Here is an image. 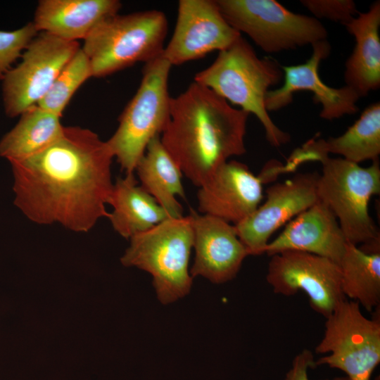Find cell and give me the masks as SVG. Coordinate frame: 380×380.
I'll return each mask as SVG.
<instances>
[{
    "label": "cell",
    "mask_w": 380,
    "mask_h": 380,
    "mask_svg": "<svg viewBox=\"0 0 380 380\" xmlns=\"http://www.w3.org/2000/svg\"><path fill=\"white\" fill-rule=\"evenodd\" d=\"M113 158L107 142L93 131L64 127L44 151L10 163L14 204L37 224L58 223L87 232L108 217Z\"/></svg>",
    "instance_id": "cell-1"
},
{
    "label": "cell",
    "mask_w": 380,
    "mask_h": 380,
    "mask_svg": "<svg viewBox=\"0 0 380 380\" xmlns=\"http://www.w3.org/2000/svg\"><path fill=\"white\" fill-rule=\"evenodd\" d=\"M248 115L194 81L171 97L160 141L182 174L200 187L229 158L245 153Z\"/></svg>",
    "instance_id": "cell-2"
},
{
    "label": "cell",
    "mask_w": 380,
    "mask_h": 380,
    "mask_svg": "<svg viewBox=\"0 0 380 380\" xmlns=\"http://www.w3.org/2000/svg\"><path fill=\"white\" fill-rule=\"evenodd\" d=\"M284 77L281 65L270 57L260 58L241 36L227 49L220 51L214 62L197 72L194 82L241 109L253 113L261 122L270 145L289 142V134L271 119L265 100L270 87Z\"/></svg>",
    "instance_id": "cell-3"
},
{
    "label": "cell",
    "mask_w": 380,
    "mask_h": 380,
    "mask_svg": "<svg viewBox=\"0 0 380 380\" xmlns=\"http://www.w3.org/2000/svg\"><path fill=\"white\" fill-rule=\"evenodd\" d=\"M322 172L317 190L319 201L336 216L347 240L367 253H380V233L369 213V202L380 193V166L369 167L327 155L317 157Z\"/></svg>",
    "instance_id": "cell-4"
},
{
    "label": "cell",
    "mask_w": 380,
    "mask_h": 380,
    "mask_svg": "<svg viewBox=\"0 0 380 380\" xmlns=\"http://www.w3.org/2000/svg\"><path fill=\"white\" fill-rule=\"evenodd\" d=\"M168 30L164 13H117L101 22L84 40L92 77H103L162 55Z\"/></svg>",
    "instance_id": "cell-5"
},
{
    "label": "cell",
    "mask_w": 380,
    "mask_h": 380,
    "mask_svg": "<svg viewBox=\"0 0 380 380\" xmlns=\"http://www.w3.org/2000/svg\"><path fill=\"white\" fill-rule=\"evenodd\" d=\"M129 239V246L121 258L122 264L150 273L162 303H172L189 293L192 277L189 261L194 244L191 214L167 218Z\"/></svg>",
    "instance_id": "cell-6"
},
{
    "label": "cell",
    "mask_w": 380,
    "mask_h": 380,
    "mask_svg": "<svg viewBox=\"0 0 380 380\" xmlns=\"http://www.w3.org/2000/svg\"><path fill=\"white\" fill-rule=\"evenodd\" d=\"M171 67L162 55L145 63L139 88L120 115L117 129L106 141L125 175L134 174L148 143L161 134L169 121Z\"/></svg>",
    "instance_id": "cell-7"
},
{
    "label": "cell",
    "mask_w": 380,
    "mask_h": 380,
    "mask_svg": "<svg viewBox=\"0 0 380 380\" xmlns=\"http://www.w3.org/2000/svg\"><path fill=\"white\" fill-rule=\"evenodd\" d=\"M227 22L267 53L326 40L328 32L314 17L295 13L273 0H215Z\"/></svg>",
    "instance_id": "cell-8"
},
{
    "label": "cell",
    "mask_w": 380,
    "mask_h": 380,
    "mask_svg": "<svg viewBox=\"0 0 380 380\" xmlns=\"http://www.w3.org/2000/svg\"><path fill=\"white\" fill-rule=\"evenodd\" d=\"M315 351L327 353L315 366L338 369L350 380H369L380 362L379 319L367 318L357 302L346 299L326 317Z\"/></svg>",
    "instance_id": "cell-9"
},
{
    "label": "cell",
    "mask_w": 380,
    "mask_h": 380,
    "mask_svg": "<svg viewBox=\"0 0 380 380\" xmlns=\"http://www.w3.org/2000/svg\"><path fill=\"white\" fill-rule=\"evenodd\" d=\"M80 48L77 42L38 32L22 53L20 63L2 78L7 116L17 117L37 105Z\"/></svg>",
    "instance_id": "cell-10"
},
{
    "label": "cell",
    "mask_w": 380,
    "mask_h": 380,
    "mask_svg": "<svg viewBox=\"0 0 380 380\" xmlns=\"http://www.w3.org/2000/svg\"><path fill=\"white\" fill-rule=\"evenodd\" d=\"M287 173L284 164L270 160L255 175L244 163L228 160L200 186L197 194L202 214L236 224L250 216L262 200V184Z\"/></svg>",
    "instance_id": "cell-11"
},
{
    "label": "cell",
    "mask_w": 380,
    "mask_h": 380,
    "mask_svg": "<svg viewBox=\"0 0 380 380\" xmlns=\"http://www.w3.org/2000/svg\"><path fill=\"white\" fill-rule=\"evenodd\" d=\"M270 257L266 279L275 293L292 296L303 291L311 308L325 318L347 299L341 289L339 265L331 260L298 251Z\"/></svg>",
    "instance_id": "cell-12"
},
{
    "label": "cell",
    "mask_w": 380,
    "mask_h": 380,
    "mask_svg": "<svg viewBox=\"0 0 380 380\" xmlns=\"http://www.w3.org/2000/svg\"><path fill=\"white\" fill-rule=\"evenodd\" d=\"M319 175L316 172L298 173L290 179L271 185L266 190L265 203L234 224L249 255L265 253L270 238L280 227L319 201Z\"/></svg>",
    "instance_id": "cell-13"
},
{
    "label": "cell",
    "mask_w": 380,
    "mask_h": 380,
    "mask_svg": "<svg viewBox=\"0 0 380 380\" xmlns=\"http://www.w3.org/2000/svg\"><path fill=\"white\" fill-rule=\"evenodd\" d=\"M224 19L215 0H180L173 34L162 56L179 65L222 51L240 37Z\"/></svg>",
    "instance_id": "cell-14"
},
{
    "label": "cell",
    "mask_w": 380,
    "mask_h": 380,
    "mask_svg": "<svg viewBox=\"0 0 380 380\" xmlns=\"http://www.w3.org/2000/svg\"><path fill=\"white\" fill-rule=\"evenodd\" d=\"M312 46V54L305 63L281 65L284 84L280 88L267 91L265 100L267 110L276 111L287 106L296 91L306 90L313 92L315 103L321 104L319 116L323 119L331 120L357 113L356 103L360 96L353 89L347 85L340 88L329 87L319 76V63L331 51L329 43L326 39Z\"/></svg>",
    "instance_id": "cell-15"
},
{
    "label": "cell",
    "mask_w": 380,
    "mask_h": 380,
    "mask_svg": "<svg viewBox=\"0 0 380 380\" xmlns=\"http://www.w3.org/2000/svg\"><path fill=\"white\" fill-rule=\"evenodd\" d=\"M195 258L191 277L202 276L215 284L234 279L250 255L234 224L209 215L191 211Z\"/></svg>",
    "instance_id": "cell-16"
},
{
    "label": "cell",
    "mask_w": 380,
    "mask_h": 380,
    "mask_svg": "<svg viewBox=\"0 0 380 380\" xmlns=\"http://www.w3.org/2000/svg\"><path fill=\"white\" fill-rule=\"evenodd\" d=\"M348 243L334 214L319 201L290 220L280 234L267 243L265 253L272 256L298 251L327 258L338 265Z\"/></svg>",
    "instance_id": "cell-17"
},
{
    "label": "cell",
    "mask_w": 380,
    "mask_h": 380,
    "mask_svg": "<svg viewBox=\"0 0 380 380\" xmlns=\"http://www.w3.org/2000/svg\"><path fill=\"white\" fill-rule=\"evenodd\" d=\"M330 153L359 164L378 160L380 154V103L369 105L360 117L341 136L327 139H311L295 149L284 164L289 172L317 157Z\"/></svg>",
    "instance_id": "cell-18"
},
{
    "label": "cell",
    "mask_w": 380,
    "mask_h": 380,
    "mask_svg": "<svg viewBox=\"0 0 380 380\" xmlns=\"http://www.w3.org/2000/svg\"><path fill=\"white\" fill-rule=\"evenodd\" d=\"M118 0H40L32 21L38 32L77 42L85 39L103 20L118 13Z\"/></svg>",
    "instance_id": "cell-19"
},
{
    "label": "cell",
    "mask_w": 380,
    "mask_h": 380,
    "mask_svg": "<svg viewBox=\"0 0 380 380\" xmlns=\"http://www.w3.org/2000/svg\"><path fill=\"white\" fill-rule=\"evenodd\" d=\"M355 39L352 54L346 63L344 80L360 97L380 86V2L365 13H358L345 25Z\"/></svg>",
    "instance_id": "cell-20"
},
{
    "label": "cell",
    "mask_w": 380,
    "mask_h": 380,
    "mask_svg": "<svg viewBox=\"0 0 380 380\" xmlns=\"http://www.w3.org/2000/svg\"><path fill=\"white\" fill-rule=\"evenodd\" d=\"M108 204L113 210L108 218L114 230L126 239L170 218L155 198L138 186L134 174L117 179Z\"/></svg>",
    "instance_id": "cell-21"
},
{
    "label": "cell",
    "mask_w": 380,
    "mask_h": 380,
    "mask_svg": "<svg viewBox=\"0 0 380 380\" xmlns=\"http://www.w3.org/2000/svg\"><path fill=\"white\" fill-rule=\"evenodd\" d=\"M160 135L148 143L135 171L141 186L165 210L170 218L183 217L176 196L185 198L182 172L160 141Z\"/></svg>",
    "instance_id": "cell-22"
},
{
    "label": "cell",
    "mask_w": 380,
    "mask_h": 380,
    "mask_svg": "<svg viewBox=\"0 0 380 380\" xmlns=\"http://www.w3.org/2000/svg\"><path fill=\"white\" fill-rule=\"evenodd\" d=\"M60 118L38 105L30 107L0 140V156L11 163L44 151L62 134L64 126Z\"/></svg>",
    "instance_id": "cell-23"
},
{
    "label": "cell",
    "mask_w": 380,
    "mask_h": 380,
    "mask_svg": "<svg viewBox=\"0 0 380 380\" xmlns=\"http://www.w3.org/2000/svg\"><path fill=\"white\" fill-rule=\"evenodd\" d=\"M338 265L345 297L357 302L368 312L379 306L380 253H367L348 243Z\"/></svg>",
    "instance_id": "cell-24"
},
{
    "label": "cell",
    "mask_w": 380,
    "mask_h": 380,
    "mask_svg": "<svg viewBox=\"0 0 380 380\" xmlns=\"http://www.w3.org/2000/svg\"><path fill=\"white\" fill-rule=\"evenodd\" d=\"M91 77L92 74L89 61L80 47L37 105L61 117L73 94Z\"/></svg>",
    "instance_id": "cell-25"
},
{
    "label": "cell",
    "mask_w": 380,
    "mask_h": 380,
    "mask_svg": "<svg viewBox=\"0 0 380 380\" xmlns=\"http://www.w3.org/2000/svg\"><path fill=\"white\" fill-rule=\"evenodd\" d=\"M37 33L32 22L15 30H0V78L2 79L11 65L21 57Z\"/></svg>",
    "instance_id": "cell-26"
},
{
    "label": "cell",
    "mask_w": 380,
    "mask_h": 380,
    "mask_svg": "<svg viewBox=\"0 0 380 380\" xmlns=\"http://www.w3.org/2000/svg\"><path fill=\"white\" fill-rule=\"evenodd\" d=\"M300 2L316 18H327L344 25L357 14L356 4L352 0H302Z\"/></svg>",
    "instance_id": "cell-27"
},
{
    "label": "cell",
    "mask_w": 380,
    "mask_h": 380,
    "mask_svg": "<svg viewBox=\"0 0 380 380\" xmlns=\"http://www.w3.org/2000/svg\"><path fill=\"white\" fill-rule=\"evenodd\" d=\"M312 353L304 349L293 360L292 366L287 372L284 380H310L308 370L315 367ZM333 380H350L347 376L336 378Z\"/></svg>",
    "instance_id": "cell-28"
}]
</instances>
